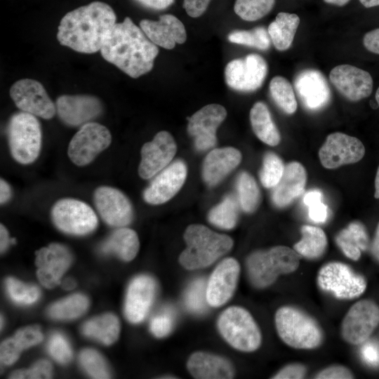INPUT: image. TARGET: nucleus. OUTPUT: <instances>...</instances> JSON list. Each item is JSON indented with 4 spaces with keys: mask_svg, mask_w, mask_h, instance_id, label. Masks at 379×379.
I'll list each match as a JSON object with an SVG mask.
<instances>
[{
    "mask_svg": "<svg viewBox=\"0 0 379 379\" xmlns=\"http://www.w3.org/2000/svg\"><path fill=\"white\" fill-rule=\"evenodd\" d=\"M307 373L306 366L300 363H292L280 369L272 378L274 379H301Z\"/></svg>",
    "mask_w": 379,
    "mask_h": 379,
    "instance_id": "nucleus-51",
    "label": "nucleus"
},
{
    "mask_svg": "<svg viewBox=\"0 0 379 379\" xmlns=\"http://www.w3.org/2000/svg\"><path fill=\"white\" fill-rule=\"evenodd\" d=\"M318 286L340 300H352L366 291V278L355 272L349 265L338 261L324 264L318 271Z\"/></svg>",
    "mask_w": 379,
    "mask_h": 379,
    "instance_id": "nucleus-8",
    "label": "nucleus"
},
{
    "mask_svg": "<svg viewBox=\"0 0 379 379\" xmlns=\"http://www.w3.org/2000/svg\"><path fill=\"white\" fill-rule=\"evenodd\" d=\"M365 154V147L356 137L340 132L329 134L319 150L322 166L333 169L359 161Z\"/></svg>",
    "mask_w": 379,
    "mask_h": 379,
    "instance_id": "nucleus-14",
    "label": "nucleus"
},
{
    "mask_svg": "<svg viewBox=\"0 0 379 379\" xmlns=\"http://www.w3.org/2000/svg\"><path fill=\"white\" fill-rule=\"evenodd\" d=\"M139 246L136 232L121 227L114 231L102 243L100 250L105 254L113 253L124 261H130L136 256Z\"/></svg>",
    "mask_w": 379,
    "mask_h": 379,
    "instance_id": "nucleus-30",
    "label": "nucleus"
},
{
    "mask_svg": "<svg viewBox=\"0 0 379 379\" xmlns=\"http://www.w3.org/2000/svg\"><path fill=\"white\" fill-rule=\"evenodd\" d=\"M302 238L293 246V249L307 259H316L325 252L328 241L326 233L319 227L303 225L300 229Z\"/></svg>",
    "mask_w": 379,
    "mask_h": 379,
    "instance_id": "nucleus-34",
    "label": "nucleus"
},
{
    "mask_svg": "<svg viewBox=\"0 0 379 379\" xmlns=\"http://www.w3.org/2000/svg\"><path fill=\"white\" fill-rule=\"evenodd\" d=\"M362 344L361 354L363 359L371 366H379V344L368 339Z\"/></svg>",
    "mask_w": 379,
    "mask_h": 379,
    "instance_id": "nucleus-52",
    "label": "nucleus"
},
{
    "mask_svg": "<svg viewBox=\"0 0 379 379\" xmlns=\"http://www.w3.org/2000/svg\"><path fill=\"white\" fill-rule=\"evenodd\" d=\"M112 8L102 1H93L67 13L58 27L59 43L77 52L100 51L117 23Z\"/></svg>",
    "mask_w": 379,
    "mask_h": 379,
    "instance_id": "nucleus-1",
    "label": "nucleus"
},
{
    "mask_svg": "<svg viewBox=\"0 0 379 379\" xmlns=\"http://www.w3.org/2000/svg\"><path fill=\"white\" fill-rule=\"evenodd\" d=\"M350 0H324V1L328 4H331L337 6H343L348 4Z\"/></svg>",
    "mask_w": 379,
    "mask_h": 379,
    "instance_id": "nucleus-61",
    "label": "nucleus"
},
{
    "mask_svg": "<svg viewBox=\"0 0 379 379\" xmlns=\"http://www.w3.org/2000/svg\"><path fill=\"white\" fill-rule=\"evenodd\" d=\"M9 93L16 107L22 112L44 119H50L57 113L55 105L44 86L36 80L20 79L11 86Z\"/></svg>",
    "mask_w": 379,
    "mask_h": 379,
    "instance_id": "nucleus-13",
    "label": "nucleus"
},
{
    "mask_svg": "<svg viewBox=\"0 0 379 379\" xmlns=\"http://www.w3.org/2000/svg\"><path fill=\"white\" fill-rule=\"evenodd\" d=\"M379 324V305L364 299L352 305L345 315L340 327L343 339L357 345L364 343Z\"/></svg>",
    "mask_w": 379,
    "mask_h": 379,
    "instance_id": "nucleus-10",
    "label": "nucleus"
},
{
    "mask_svg": "<svg viewBox=\"0 0 379 379\" xmlns=\"http://www.w3.org/2000/svg\"><path fill=\"white\" fill-rule=\"evenodd\" d=\"M354 378L352 371L342 365L328 366L318 372L314 376L317 379H351Z\"/></svg>",
    "mask_w": 379,
    "mask_h": 379,
    "instance_id": "nucleus-50",
    "label": "nucleus"
},
{
    "mask_svg": "<svg viewBox=\"0 0 379 379\" xmlns=\"http://www.w3.org/2000/svg\"><path fill=\"white\" fill-rule=\"evenodd\" d=\"M267 72L265 60L258 54L251 53L229 62L225 69V79L231 88L251 92L261 87Z\"/></svg>",
    "mask_w": 379,
    "mask_h": 379,
    "instance_id": "nucleus-12",
    "label": "nucleus"
},
{
    "mask_svg": "<svg viewBox=\"0 0 379 379\" xmlns=\"http://www.w3.org/2000/svg\"><path fill=\"white\" fill-rule=\"evenodd\" d=\"M374 197L376 199H379V166L378 168L375 178V194Z\"/></svg>",
    "mask_w": 379,
    "mask_h": 379,
    "instance_id": "nucleus-62",
    "label": "nucleus"
},
{
    "mask_svg": "<svg viewBox=\"0 0 379 379\" xmlns=\"http://www.w3.org/2000/svg\"><path fill=\"white\" fill-rule=\"evenodd\" d=\"M206 302V284L203 278H199L188 287L185 295V304L190 311L200 314L205 311Z\"/></svg>",
    "mask_w": 379,
    "mask_h": 379,
    "instance_id": "nucleus-45",
    "label": "nucleus"
},
{
    "mask_svg": "<svg viewBox=\"0 0 379 379\" xmlns=\"http://www.w3.org/2000/svg\"><path fill=\"white\" fill-rule=\"evenodd\" d=\"M95 208L102 219L109 225L121 227L133 219V208L128 199L119 190L101 186L93 194Z\"/></svg>",
    "mask_w": 379,
    "mask_h": 379,
    "instance_id": "nucleus-19",
    "label": "nucleus"
},
{
    "mask_svg": "<svg viewBox=\"0 0 379 379\" xmlns=\"http://www.w3.org/2000/svg\"><path fill=\"white\" fill-rule=\"evenodd\" d=\"M56 112L67 126H81L92 121L102 112V105L95 96L86 94L62 95L56 100Z\"/></svg>",
    "mask_w": 379,
    "mask_h": 379,
    "instance_id": "nucleus-20",
    "label": "nucleus"
},
{
    "mask_svg": "<svg viewBox=\"0 0 379 379\" xmlns=\"http://www.w3.org/2000/svg\"><path fill=\"white\" fill-rule=\"evenodd\" d=\"M375 100H376V102H377V104L379 107V87L378 88L377 91H376V93H375Z\"/></svg>",
    "mask_w": 379,
    "mask_h": 379,
    "instance_id": "nucleus-63",
    "label": "nucleus"
},
{
    "mask_svg": "<svg viewBox=\"0 0 379 379\" xmlns=\"http://www.w3.org/2000/svg\"><path fill=\"white\" fill-rule=\"evenodd\" d=\"M89 305L88 298L82 294H73L50 306L48 315L55 319L68 320L81 316Z\"/></svg>",
    "mask_w": 379,
    "mask_h": 379,
    "instance_id": "nucleus-36",
    "label": "nucleus"
},
{
    "mask_svg": "<svg viewBox=\"0 0 379 379\" xmlns=\"http://www.w3.org/2000/svg\"><path fill=\"white\" fill-rule=\"evenodd\" d=\"M187 368L191 375L198 379H230L234 375V368L228 360L203 352L190 356Z\"/></svg>",
    "mask_w": 379,
    "mask_h": 379,
    "instance_id": "nucleus-28",
    "label": "nucleus"
},
{
    "mask_svg": "<svg viewBox=\"0 0 379 379\" xmlns=\"http://www.w3.org/2000/svg\"><path fill=\"white\" fill-rule=\"evenodd\" d=\"M187 176L185 164L178 160L168 165L153 179L143 192L145 201L157 205L171 199L183 185Z\"/></svg>",
    "mask_w": 379,
    "mask_h": 379,
    "instance_id": "nucleus-22",
    "label": "nucleus"
},
{
    "mask_svg": "<svg viewBox=\"0 0 379 379\" xmlns=\"http://www.w3.org/2000/svg\"><path fill=\"white\" fill-rule=\"evenodd\" d=\"M140 27L153 44L166 49H173L187 39L184 25L171 14L162 15L157 21L142 20Z\"/></svg>",
    "mask_w": 379,
    "mask_h": 379,
    "instance_id": "nucleus-23",
    "label": "nucleus"
},
{
    "mask_svg": "<svg viewBox=\"0 0 379 379\" xmlns=\"http://www.w3.org/2000/svg\"><path fill=\"white\" fill-rule=\"evenodd\" d=\"M211 0H184L183 6L187 15L192 18L201 16L207 9Z\"/></svg>",
    "mask_w": 379,
    "mask_h": 379,
    "instance_id": "nucleus-53",
    "label": "nucleus"
},
{
    "mask_svg": "<svg viewBox=\"0 0 379 379\" xmlns=\"http://www.w3.org/2000/svg\"><path fill=\"white\" fill-rule=\"evenodd\" d=\"M112 136L109 131L96 122H88L80 127L68 146V156L79 166L90 164L109 147Z\"/></svg>",
    "mask_w": 379,
    "mask_h": 379,
    "instance_id": "nucleus-11",
    "label": "nucleus"
},
{
    "mask_svg": "<svg viewBox=\"0 0 379 379\" xmlns=\"http://www.w3.org/2000/svg\"><path fill=\"white\" fill-rule=\"evenodd\" d=\"M11 197V189L9 185L3 179L0 180V203H6Z\"/></svg>",
    "mask_w": 379,
    "mask_h": 379,
    "instance_id": "nucleus-57",
    "label": "nucleus"
},
{
    "mask_svg": "<svg viewBox=\"0 0 379 379\" xmlns=\"http://www.w3.org/2000/svg\"><path fill=\"white\" fill-rule=\"evenodd\" d=\"M154 280L146 275L135 277L129 284L124 312L128 320L137 324L147 316L156 293Z\"/></svg>",
    "mask_w": 379,
    "mask_h": 379,
    "instance_id": "nucleus-25",
    "label": "nucleus"
},
{
    "mask_svg": "<svg viewBox=\"0 0 379 379\" xmlns=\"http://www.w3.org/2000/svg\"><path fill=\"white\" fill-rule=\"evenodd\" d=\"M300 19L295 13H279L268 26L267 32L275 48L280 51L288 49L293 41Z\"/></svg>",
    "mask_w": 379,
    "mask_h": 379,
    "instance_id": "nucleus-32",
    "label": "nucleus"
},
{
    "mask_svg": "<svg viewBox=\"0 0 379 379\" xmlns=\"http://www.w3.org/2000/svg\"><path fill=\"white\" fill-rule=\"evenodd\" d=\"M54 225L61 231L74 235H85L98 226V218L86 203L71 198L58 200L53 206Z\"/></svg>",
    "mask_w": 379,
    "mask_h": 379,
    "instance_id": "nucleus-9",
    "label": "nucleus"
},
{
    "mask_svg": "<svg viewBox=\"0 0 379 379\" xmlns=\"http://www.w3.org/2000/svg\"><path fill=\"white\" fill-rule=\"evenodd\" d=\"M371 252L373 258L379 262V222L371 246Z\"/></svg>",
    "mask_w": 379,
    "mask_h": 379,
    "instance_id": "nucleus-58",
    "label": "nucleus"
},
{
    "mask_svg": "<svg viewBox=\"0 0 379 379\" xmlns=\"http://www.w3.org/2000/svg\"><path fill=\"white\" fill-rule=\"evenodd\" d=\"M276 0H236L234 11L242 20L256 21L267 15Z\"/></svg>",
    "mask_w": 379,
    "mask_h": 379,
    "instance_id": "nucleus-40",
    "label": "nucleus"
},
{
    "mask_svg": "<svg viewBox=\"0 0 379 379\" xmlns=\"http://www.w3.org/2000/svg\"><path fill=\"white\" fill-rule=\"evenodd\" d=\"M329 79L337 91L351 102L366 98L373 91L371 75L351 65L344 64L333 67L329 73Z\"/></svg>",
    "mask_w": 379,
    "mask_h": 379,
    "instance_id": "nucleus-18",
    "label": "nucleus"
},
{
    "mask_svg": "<svg viewBox=\"0 0 379 379\" xmlns=\"http://www.w3.org/2000/svg\"><path fill=\"white\" fill-rule=\"evenodd\" d=\"M307 182V173L299 162L288 164L279 182L273 187L272 200L279 208L289 205L304 191Z\"/></svg>",
    "mask_w": 379,
    "mask_h": 379,
    "instance_id": "nucleus-26",
    "label": "nucleus"
},
{
    "mask_svg": "<svg viewBox=\"0 0 379 379\" xmlns=\"http://www.w3.org/2000/svg\"><path fill=\"white\" fill-rule=\"evenodd\" d=\"M295 91L304 106L310 110L324 107L331 99L326 79L318 70L308 69L298 74L294 80Z\"/></svg>",
    "mask_w": 379,
    "mask_h": 379,
    "instance_id": "nucleus-24",
    "label": "nucleus"
},
{
    "mask_svg": "<svg viewBox=\"0 0 379 379\" xmlns=\"http://www.w3.org/2000/svg\"><path fill=\"white\" fill-rule=\"evenodd\" d=\"M15 243L14 239H10L8 232L6 227L3 225H0V250L1 253H4L10 244Z\"/></svg>",
    "mask_w": 379,
    "mask_h": 379,
    "instance_id": "nucleus-56",
    "label": "nucleus"
},
{
    "mask_svg": "<svg viewBox=\"0 0 379 379\" xmlns=\"http://www.w3.org/2000/svg\"><path fill=\"white\" fill-rule=\"evenodd\" d=\"M51 357L58 363L65 364L72 357V352L67 340L60 333L53 334L48 345Z\"/></svg>",
    "mask_w": 379,
    "mask_h": 379,
    "instance_id": "nucleus-47",
    "label": "nucleus"
},
{
    "mask_svg": "<svg viewBox=\"0 0 379 379\" xmlns=\"http://www.w3.org/2000/svg\"><path fill=\"white\" fill-rule=\"evenodd\" d=\"M227 39L231 43L262 51L267 50L271 43L267 31L262 27H258L251 30H234L228 34Z\"/></svg>",
    "mask_w": 379,
    "mask_h": 379,
    "instance_id": "nucleus-41",
    "label": "nucleus"
},
{
    "mask_svg": "<svg viewBox=\"0 0 379 379\" xmlns=\"http://www.w3.org/2000/svg\"><path fill=\"white\" fill-rule=\"evenodd\" d=\"M6 288L10 298L21 305L33 304L38 300L41 295L37 286L24 284L11 277L6 280Z\"/></svg>",
    "mask_w": 379,
    "mask_h": 379,
    "instance_id": "nucleus-43",
    "label": "nucleus"
},
{
    "mask_svg": "<svg viewBox=\"0 0 379 379\" xmlns=\"http://www.w3.org/2000/svg\"><path fill=\"white\" fill-rule=\"evenodd\" d=\"M237 190L242 210L246 213L254 212L260 201V192L253 177L247 172H242L237 178Z\"/></svg>",
    "mask_w": 379,
    "mask_h": 379,
    "instance_id": "nucleus-38",
    "label": "nucleus"
},
{
    "mask_svg": "<svg viewBox=\"0 0 379 379\" xmlns=\"http://www.w3.org/2000/svg\"><path fill=\"white\" fill-rule=\"evenodd\" d=\"M218 327L224 339L237 350L251 352L261 345L260 330L252 315L243 307L226 309L218 319Z\"/></svg>",
    "mask_w": 379,
    "mask_h": 379,
    "instance_id": "nucleus-7",
    "label": "nucleus"
},
{
    "mask_svg": "<svg viewBox=\"0 0 379 379\" xmlns=\"http://www.w3.org/2000/svg\"><path fill=\"white\" fill-rule=\"evenodd\" d=\"M363 44L368 51L379 55V28L366 32L363 38Z\"/></svg>",
    "mask_w": 379,
    "mask_h": 379,
    "instance_id": "nucleus-54",
    "label": "nucleus"
},
{
    "mask_svg": "<svg viewBox=\"0 0 379 379\" xmlns=\"http://www.w3.org/2000/svg\"><path fill=\"white\" fill-rule=\"evenodd\" d=\"M240 267L237 260H223L214 270L206 284V300L212 307H220L234 294L237 285Z\"/></svg>",
    "mask_w": 379,
    "mask_h": 379,
    "instance_id": "nucleus-21",
    "label": "nucleus"
},
{
    "mask_svg": "<svg viewBox=\"0 0 379 379\" xmlns=\"http://www.w3.org/2000/svg\"><path fill=\"white\" fill-rule=\"evenodd\" d=\"M100 52L106 61L135 79L152 69L159 48L126 17L114 25Z\"/></svg>",
    "mask_w": 379,
    "mask_h": 379,
    "instance_id": "nucleus-2",
    "label": "nucleus"
},
{
    "mask_svg": "<svg viewBox=\"0 0 379 379\" xmlns=\"http://www.w3.org/2000/svg\"><path fill=\"white\" fill-rule=\"evenodd\" d=\"M321 199L322 194L317 190L309 191L303 198L305 204L308 207L309 217L315 222H324L327 218L328 208Z\"/></svg>",
    "mask_w": 379,
    "mask_h": 379,
    "instance_id": "nucleus-46",
    "label": "nucleus"
},
{
    "mask_svg": "<svg viewBox=\"0 0 379 379\" xmlns=\"http://www.w3.org/2000/svg\"><path fill=\"white\" fill-rule=\"evenodd\" d=\"M43 338V334L38 326H30L20 329L13 337L1 343V361L6 365L13 364L22 350L39 344Z\"/></svg>",
    "mask_w": 379,
    "mask_h": 379,
    "instance_id": "nucleus-29",
    "label": "nucleus"
},
{
    "mask_svg": "<svg viewBox=\"0 0 379 379\" xmlns=\"http://www.w3.org/2000/svg\"><path fill=\"white\" fill-rule=\"evenodd\" d=\"M275 326L281 340L290 347L312 350L324 342V331L311 315L292 305L279 307L274 317Z\"/></svg>",
    "mask_w": 379,
    "mask_h": 379,
    "instance_id": "nucleus-4",
    "label": "nucleus"
},
{
    "mask_svg": "<svg viewBox=\"0 0 379 379\" xmlns=\"http://www.w3.org/2000/svg\"><path fill=\"white\" fill-rule=\"evenodd\" d=\"M52 376V366L48 361L40 360L32 368L13 372L10 378L14 379H47Z\"/></svg>",
    "mask_w": 379,
    "mask_h": 379,
    "instance_id": "nucleus-48",
    "label": "nucleus"
},
{
    "mask_svg": "<svg viewBox=\"0 0 379 379\" xmlns=\"http://www.w3.org/2000/svg\"><path fill=\"white\" fill-rule=\"evenodd\" d=\"M241 154L234 147H227L211 151L203 165V178L210 186L220 182L241 162Z\"/></svg>",
    "mask_w": 379,
    "mask_h": 379,
    "instance_id": "nucleus-27",
    "label": "nucleus"
},
{
    "mask_svg": "<svg viewBox=\"0 0 379 379\" xmlns=\"http://www.w3.org/2000/svg\"><path fill=\"white\" fill-rule=\"evenodd\" d=\"M300 257L293 248L286 246L255 251L246 260L248 278L257 288L270 286L280 275L296 271Z\"/></svg>",
    "mask_w": 379,
    "mask_h": 379,
    "instance_id": "nucleus-5",
    "label": "nucleus"
},
{
    "mask_svg": "<svg viewBox=\"0 0 379 379\" xmlns=\"http://www.w3.org/2000/svg\"><path fill=\"white\" fill-rule=\"evenodd\" d=\"M177 150L173 136L167 131H160L153 140L143 145L139 175L149 179L164 169L173 159Z\"/></svg>",
    "mask_w": 379,
    "mask_h": 379,
    "instance_id": "nucleus-16",
    "label": "nucleus"
},
{
    "mask_svg": "<svg viewBox=\"0 0 379 379\" xmlns=\"http://www.w3.org/2000/svg\"><path fill=\"white\" fill-rule=\"evenodd\" d=\"M359 1L366 8H372L379 6V0H359Z\"/></svg>",
    "mask_w": 379,
    "mask_h": 379,
    "instance_id": "nucleus-60",
    "label": "nucleus"
},
{
    "mask_svg": "<svg viewBox=\"0 0 379 379\" xmlns=\"http://www.w3.org/2000/svg\"><path fill=\"white\" fill-rule=\"evenodd\" d=\"M208 220L213 225L222 229L233 228L238 219V206L236 199L231 195L213 208L208 213Z\"/></svg>",
    "mask_w": 379,
    "mask_h": 379,
    "instance_id": "nucleus-39",
    "label": "nucleus"
},
{
    "mask_svg": "<svg viewBox=\"0 0 379 379\" xmlns=\"http://www.w3.org/2000/svg\"><path fill=\"white\" fill-rule=\"evenodd\" d=\"M227 117L225 108L219 104L205 105L187 118V131L193 137L198 150H206L216 143V130Z\"/></svg>",
    "mask_w": 379,
    "mask_h": 379,
    "instance_id": "nucleus-15",
    "label": "nucleus"
},
{
    "mask_svg": "<svg viewBox=\"0 0 379 379\" xmlns=\"http://www.w3.org/2000/svg\"><path fill=\"white\" fill-rule=\"evenodd\" d=\"M142 5L154 10H163L170 6L174 0H136Z\"/></svg>",
    "mask_w": 379,
    "mask_h": 379,
    "instance_id": "nucleus-55",
    "label": "nucleus"
},
{
    "mask_svg": "<svg viewBox=\"0 0 379 379\" xmlns=\"http://www.w3.org/2000/svg\"><path fill=\"white\" fill-rule=\"evenodd\" d=\"M8 146L13 158L20 164L34 162L39 155L41 129L34 115L24 112L14 114L7 126Z\"/></svg>",
    "mask_w": 379,
    "mask_h": 379,
    "instance_id": "nucleus-6",
    "label": "nucleus"
},
{
    "mask_svg": "<svg viewBox=\"0 0 379 379\" xmlns=\"http://www.w3.org/2000/svg\"><path fill=\"white\" fill-rule=\"evenodd\" d=\"M187 247L181 253L179 262L187 270L209 266L232 247V239L202 225H191L184 234Z\"/></svg>",
    "mask_w": 379,
    "mask_h": 379,
    "instance_id": "nucleus-3",
    "label": "nucleus"
},
{
    "mask_svg": "<svg viewBox=\"0 0 379 379\" xmlns=\"http://www.w3.org/2000/svg\"><path fill=\"white\" fill-rule=\"evenodd\" d=\"M60 284L62 287L65 290H72L76 286V282L72 278H66Z\"/></svg>",
    "mask_w": 379,
    "mask_h": 379,
    "instance_id": "nucleus-59",
    "label": "nucleus"
},
{
    "mask_svg": "<svg viewBox=\"0 0 379 379\" xmlns=\"http://www.w3.org/2000/svg\"><path fill=\"white\" fill-rule=\"evenodd\" d=\"M79 361L84 370L93 378H110L104 359L95 350L92 349L82 350L79 355Z\"/></svg>",
    "mask_w": 379,
    "mask_h": 379,
    "instance_id": "nucleus-44",
    "label": "nucleus"
},
{
    "mask_svg": "<svg viewBox=\"0 0 379 379\" xmlns=\"http://www.w3.org/2000/svg\"><path fill=\"white\" fill-rule=\"evenodd\" d=\"M270 95L276 105L286 114H293L298 107L291 83L281 76L273 77L269 85Z\"/></svg>",
    "mask_w": 379,
    "mask_h": 379,
    "instance_id": "nucleus-37",
    "label": "nucleus"
},
{
    "mask_svg": "<svg viewBox=\"0 0 379 379\" xmlns=\"http://www.w3.org/2000/svg\"><path fill=\"white\" fill-rule=\"evenodd\" d=\"M82 331L86 336L109 345L117 340L120 324L115 315L108 313L86 322Z\"/></svg>",
    "mask_w": 379,
    "mask_h": 379,
    "instance_id": "nucleus-35",
    "label": "nucleus"
},
{
    "mask_svg": "<svg viewBox=\"0 0 379 379\" xmlns=\"http://www.w3.org/2000/svg\"><path fill=\"white\" fill-rule=\"evenodd\" d=\"M335 242L346 257L358 260L368 247L369 240L364 225L352 222L337 234Z\"/></svg>",
    "mask_w": 379,
    "mask_h": 379,
    "instance_id": "nucleus-31",
    "label": "nucleus"
},
{
    "mask_svg": "<svg viewBox=\"0 0 379 379\" xmlns=\"http://www.w3.org/2000/svg\"><path fill=\"white\" fill-rule=\"evenodd\" d=\"M250 121L254 133L262 142L270 146L280 142L279 131L265 102L259 101L253 105L250 111Z\"/></svg>",
    "mask_w": 379,
    "mask_h": 379,
    "instance_id": "nucleus-33",
    "label": "nucleus"
},
{
    "mask_svg": "<svg viewBox=\"0 0 379 379\" xmlns=\"http://www.w3.org/2000/svg\"><path fill=\"white\" fill-rule=\"evenodd\" d=\"M2 322H3V319H2V317H1V328H2Z\"/></svg>",
    "mask_w": 379,
    "mask_h": 379,
    "instance_id": "nucleus-64",
    "label": "nucleus"
},
{
    "mask_svg": "<svg viewBox=\"0 0 379 379\" xmlns=\"http://www.w3.org/2000/svg\"><path fill=\"white\" fill-rule=\"evenodd\" d=\"M173 324V315L170 310H166L152 319L149 328L156 337L162 338L171 332Z\"/></svg>",
    "mask_w": 379,
    "mask_h": 379,
    "instance_id": "nucleus-49",
    "label": "nucleus"
},
{
    "mask_svg": "<svg viewBox=\"0 0 379 379\" xmlns=\"http://www.w3.org/2000/svg\"><path fill=\"white\" fill-rule=\"evenodd\" d=\"M284 168L282 160L276 154L266 153L260 172V180L262 185L266 188L274 187L280 180Z\"/></svg>",
    "mask_w": 379,
    "mask_h": 379,
    "instance_id": "nucleus-42",
    "label": "nucleus"
},
{
    "mask_svg": "<svg viewBox=\"0 0 379 379\" xmlns=\"http://www.w3.org/2000/svg\"><path fill=\"white\" fill-rule=\"evenodd\" d=\"M72 256L69 249L57 243L43 247L36 252V275L40 283L47 288L60 284L64 273L71 265Z\"/></svg>",
    "mask_w": 379,
    "mask_h": 379,
    "instance_id": "nucleus-17",
    "label": "nucleus"
}]
</instances>
